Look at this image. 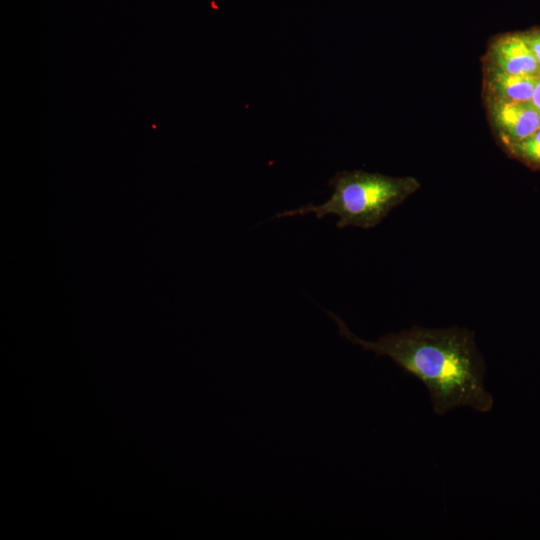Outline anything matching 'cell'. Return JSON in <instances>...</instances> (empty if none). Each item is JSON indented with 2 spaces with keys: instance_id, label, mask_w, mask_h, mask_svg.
Segmentation results:
<instances>
[{
  "instance_id": "cell-3",
  "label": "cell",
  "mask_w": 540,
  "mask_h": 540,
  "mask_svg": "<svg viewBox=\"0 0 540 540\" xmlns=\"http://www.w3.org/2000/svg\"><path fill=\"white\" fill-rule=\"evenodd\" d=\"M489 112L505 146L527 138L540 128V112L531 101H490Z\"/></svg>"
},
{
  "instance_id": "cell-7",
  "label": "cell",
  "mask_w": 540,
  "mask_h": 540,
  "mask_svg": "<svg viewBox=\"0 0 540 540\" xmlns=\"http://www.w3.org/2000/svg\"><path fill=\"white\" fill-rule=\"evenodd\" d=\"M523 35L529 48L540 65V29L523 33Z\"/></svg>"
},
{
  "instance_id": "cell-8",
  "label": "cell",
  "mask_w": 540,
  "mask_h": 540,
  "mask_svg": "<svg viewBox=\"0 0 540 540\" xmlns=\"http://www.w3.org/2000/svg\"><path fill=\"white\" fill-rule=\"evenodd\" d=\"M531 102L537 108V110L540 112V77L536 81V85H535V88H534V92H533Z\"/></svg>"
},
{
  "instance_id": "cell-2",
  "label": "cell",
  "mask_w": 540,
  "mask_h": 540,
  "mask_svg": "<svg viewBox=\"0 0 540 540\" xmlns=\"http://www.w3.org/2000/svg\"><path fill=\"white\" fill-rule=\"evenodd\" d=\"M333 192L320 205L308 204L287 210L275 217L313 213L318 219L326 215L338 217L336 226L369 229L379 224L389 212L419 187L413 177H390L365 171H342L329 180Z\"/></svg>"
},
{
  "instance_id": "cell-1",
  "label": "cell",
  "mask_w": 540,
  "mask_h": 540,
  "mask_svg": "<svg viewBox=\"0 0 540 540\" xmlns=\"http://www.w3.org/2000/svg\"><path fill=\"white\" fill-rule=\"evenodd\" d=\"M328 315L339 334L363 350L386 356L427 387L437 415L470 407L489 412L494 404L484 384L485 365L473 334L462 328L425 329L413 327L390 333L376 341L364 340L349 330L335 314Z\"/></svg>"
},
{
  "instance_id": "cell-6",
  "label": "cell",
  "mask_w": 540,
  "mask_h": 540,
  "mask_svg": "<svg viewBox=\"0 0 540 540\" xmlns=\"http://www.w3.org/2000/svg\"><path fill=\"white\" fill-rule=\"evenodd\" d=\"M505 147L517 159L540 169V128L527 138Z\"/></svg>"
},
{
  "instance_id": "cell-5",
  "label": "cell",
  "mask_w": 540,
  "mask_h": 540,
  "mask_svg": "<svg viewBox=\"0 0 540 540\" xmlns=\"http://www.w3.org/2000/svg\"><path fill=\"white\" fill-rule=\"evenodd\" d=\"M485 78L490 101L520 102L531 101L539 77L513 75L489 65Z\"/></svg>"
},
{
  "instance_id": "cell-4",
  "label": "cell",
  "mask_w": 540,
  "mask_h": 540,
  "mask_svg": "<svg viewBox=\"0 0 540 540\" xmlns=\"http://www.w3.org/2000/svg\"><path fill=\"white\" fill-rule=\"evenodd\" d=\"M490 65L513 75L540 77V65L523 33L499 37L490 46Z\"/></svg>"
}]
</instances>
